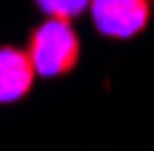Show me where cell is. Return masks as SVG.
I'll return each mask as SVG.
<instances>
[{
	"label": "cell",
	"mask_w": 154,
	"mask_h": 151,
	"mask_svg": "<svg viewBox=\"0 0 154 151\" xmlns=\"http://www.w3.org/2000/svg\"><path fill=\"white\" fill-rule=\"evenodd\" d=\"M33 82H36V69L27 51L15 45H0V106L24 100Z\"/></svg>",
	"instance_id": "obj_3"
},
{
	"label": "cell",
	"mask_w": 154,
	"mask_h": 151,
	"mask_svg": "<svg viewBox=\"0 0 154 151\" xmlns=\"http://www.w3.org/2000/svg\"><path fill=\"white\" fill-rule=\"evenodd\" d=\"M151 6H154V0H151Z\"/></svg>",
	"instance_id": "obj_5"
},
{
	"label": "cell",
	"mask_w": 154,
	"mask_h": 151,
	"mask_svg": "<svg viewBox=\"0 0 154 151\" xmlns=\"http://www.w3.org/2000/svg\"><path fill=\"white\" fill-rule=\"evenodd\" d=\"M36 76L42 79H60L69 76L82 60V39L75 33L72 21L66 18H45L42 24H36L27 36L24 45Z\"/></svg>",
	"instance_id": "obj_1"
},
{
	"label": "cell",
	"mask_w": 154,
	"mask_h": 151,
	"mask_svg": "<svg viewBox=\"0 0 154 151\" xmlns=\"http://www.w3.org/2000/svg\"><path fill=\"white\" fill-rule=\"evenodd\" d=\"M91 24L106 39H133L151 21V0H91Z\"/></svg>",
	"instance_id": "obj_2"
},
{
	"label": "cell",
	"mask_w": 154,
	"mask_h": 151,
	"mask_svg": "<svg viewBox=\"0 0 154 151\" xmlns=\"http://www.w3.org/2000/svg\"><path fill=\"white\" fill-rule=\"evenodd\" d=\"M33 6H36L45 18H66V21H75L79 15L88 12L91 0H33Z\"/></svg>",
	"instance_id": "obj_4"
}]
</instances>
